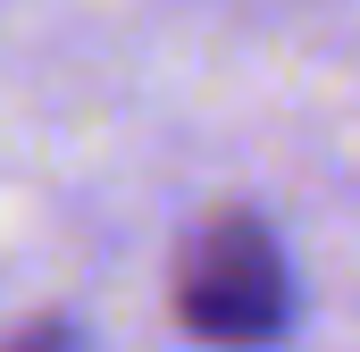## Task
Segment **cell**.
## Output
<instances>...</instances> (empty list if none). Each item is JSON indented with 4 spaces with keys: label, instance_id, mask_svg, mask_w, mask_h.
I'll return each mask as SVG.
<instances>
[{
    "label": "cell",
    "instance_id": "2",
    "mask_svg": "<svg viewBox=\"0 0 360 352\" xmlns=\"http://www.w3.org/2000/svg\"><path fill=\"white\" fill-rule=\"evenodd\" d=\"M8 352H84V344H76L68 327H34V336H17Z\"/></svg>",
    "mask_w": 360,
    "mask_h": 352
},
{
    "label": "cell",
    "instance_id": "1",
    "mask_svg": "<svg viewBox=\"0 0 360 352\" xmlns=\"http://www.w3.org/2000/svg\"><path fill=\"white\" fill-rule=\"evenodd\" d=\"M285 302H293L285 252H276V235L252 210H218V218L193 227V244L176 260V319L193 336H210V344H260V336L285 327Z\"/></svg>",
    "mask_w": 360,
    "mask_h": 352
}]
</instances>
